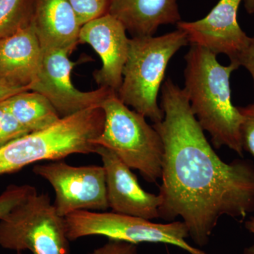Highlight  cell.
Returning a JSON list of instances; mask_svg holds the SVG:
<instances>
[{
	"instance_id": "1",
	"label": "cell",
	"mask_w": 254,
	"mask_h": 254,
	"mask_svg": "<svg viewBox=\"0 0 254 254\" xmlns=\"http://www.w3.org/2000/svg\"><path fill=\"white\" fill-rule=\"evenodd\" d=\"M164 118L153 125L163 141L159 218H182L193 242L208 245L222 216L254 212V164L225 163L208 143L186 93L170 78L161 88Z\"/></svg>"
},
{
	"instance_id": "2",
	"label": "cell",
	"mask_w": 254,
	"mask_h": 254,
	"mask_svg": "<svg viewBox=\"0 0 254 254\" xmlns=\"http://www.w3.org/2000/svg\"><path fill=\"white\" fill-rule=\"evenodd\" d=\"M186 93L190 108L215 148L228 147L243 156L240 127L242 115L232 104L230 76L236 64H220L217 56L203 47L191 45L185 55Z\"/></svg>"
},
{
	"instance_id": "3",
	"label": "cell",
	"mask_w": 254,
	"mask_h": 254,
	"mask_svg": "<svg viewBox=\"0 0 254 254\" xmlns=\"http://www.w3.org/2000/svg\"><path fill=\"white\" fill-rule=\"evenodd\" d=\"M104 123V111L95 106L20 137L0 148V175L44 160L57 161L70 155L95 153L98 145L94 141Z\"/></svg>"
},
{
	"instance_id": "4",
	"label": "cell",
	"mask_w": 254,
	"mask_h": 254,
	"mask_svg": "<svg viewBox=\"0 0 254 254\" xmlns=\"http://www.w3.org/2000/svg\"><path fill=\"white\" fill-rule=\"evenodd\" d=\"M190 43L186 33L178 29L160 36L133 37L123 71V83L117 92L127 106L153 123L161 122L164 113L158 95L170 60Z\"/></svg>"
},
{
	"instance_id": "5",
	"label": "cell",
	"mask_w": 254,
	"mask_h": 254,
	"mask_svg": "<svg viewBox=\"0 0 254 254\" xmlns=\"http://www.w3.org/2000/svg\"><path fill=\"white\" fill-rule=\"evenodd\" d=\"M100 108L105 113L104 127L95 144L111 150L127 166L138 170L145 181L155 183L161 178L163 144L154 127L124 104L115 92Z\"/></svg>"
},
{
	"instance_id": "6",
	"label": "cell",
	"mask_w": 254,
	"mask_h": 254,
	"mask_svg": "<svg viewBox=\"0 0 254 254\" xmlns=\"http://www.w3.org/2000/svg\"><path fill=\"white\" fill-rule=\"evenodd\" d=\"M64 217L46 193H34L0 220V246L33 254H70Z\"/></svg>"
},
{
	"instance_id": "7",
	"label": "cell",
	"mask_w": 254,
	"mask_h": 254,
	"mask_svg": "<svg viewBox=\"0 0 254 254\" xmlns=\"http://www.w3.org/2000/svg\"><path fill=\"white\" fill-rule=\"evenodd\" d=\"M70 242L82 237L100 235L108 240L140 243H162L175 246L190 254H208L187 243L190 237L183 221L155 223L150 220L108 212L78 210L65 217Z\"/></svg>"
},
{
	"instance_id": "8",
	"label": "cell",
	"mask_w": 254,
	"mask_h": 254,
	"mask_svg": "<svg viewBox=\"0 0 254 254\" xmlns=\"http://www.w3.org/2000/svg\"><path fill=\"white\" fill-rule=\"evenodd\" d=\"M33 171L53 187V203L60 216L78 210L105 212L110 208L103 166H71L61 160L35 165Z\"/></svg>"
},
{
	"instance_id": "9",
	"label": "cell",
	"mask_w": 254,
	"mask_h": 254,
	"mask_svg": "<svg viewBox=\"0 0 254 254\" xmlns=\"http://www.w3.org/2000/svg\"><path fill=\"white\" fill-rule=\"evenodd\" d=\"M70 53L63 50H42L41 65L34 81L29 86L49 100L61 118L83 110L100 106L111 90L100 88L83 92L75 88L71 73L75 63L68 59Z\"/></svg>"
},
{
	"instance_id": "10",
	"label": "cell",
	"mask_w": 254,
	"mask_h": 254,
	"mask_svg": "<svg viewBox=\"0 0 254 254\" xmlns=\"http://www.w3.org/2000/svg\"><path fill=\"white\" fill-rule=\"evenodd\" d=\"M242 1L220 0L204 18L191 22L180 21L177 28L186 33L190 45L203 47L216 56L226 55L230 63L239 66V58L250 40L237 20Z\"/></svg>"
},
{
	"instance_id": "11",
	"label": "cell",
	"mask_w": 254,
	"mask_h": 254,
	"mask_svg": "<svg viewBox=\"0 0 254 254\" xmlns=\"http://www.w3.org/2000/svg\"><path fill=\"white\" fill-rule=\"evenodd\" d=\"M123 23L109 14L81 26L78 43L89 45L101 58V68L93 73L100 88L115 93L123 83V71L128 57L129 38Z\"/></svg>"
},
{
	"instance_id": "12",
	"label": "cell",
	"mask_w": 254,
	"mask_h": 254,
	"mask_svg": "<svg viewBox=\"0 0 254 254\" xmlns=\"http://www.w3.org/2000/svg\"><path fill=\"white\" fill-rule=\"evenodd\" d=\"M95 153L103 162L108 203L113 212L148 220L159 218L160 195L143 190L131 168L111 150L98 145Z\"/></svg>"
},
{
	"instance_id": "13",
	"label": "cell",
	"mask_w": 254,
	"mask_h": 254,
	"mask_svg": "<svg viewBox=\"0 0 254 254\" xmlns=\"http://www.w3.org/2000/svg\"><path fill=\"white\" fill-rule=\"evenodd\" d=\"M31 24L42 50L71 54L78 44L81 25L68 0H33Z\"/></svg>"
},
{
	"instance_id": "14",
	"label": "cell",
	"mask_w": 254,
	"mask_h": 254,
	"mask_svg": "<svg viewBox=\"0 0 254 254\" xmlns=\"http://www.w3.org/2000/svg\"><path fill=\"white\" fill-rule=\"evenodd\" d=\"M41 58V44L33 26L28 25L0 40V78L29 89L36 77Z\"/></svg>"
},
{
	"instance_id": "15",
	"label": "cell",
	"mask_w": 254,
	"mask_h": 254,
	"mask_svg": "<svg viewBox=\"0 0 254 254\" xmlns=\"http://www.w3.org/2000/svg\"><path fill=\"white\" fill-rule=\"evenodd\" d=\"M108 14L133 37L153 36L162 25L181 21L177 0H110Z\"/></svg>"
},
{
	"instance_id": "16",
	"label": "cell",
	"mask_w": 254,
	"mask_h": 254,
	"mask_svg": "<svg viewBox=\"0 0 254 254\" xmlns=\"http://www.w3.org/2000/svg\"><path fill=\"white\" fill-rule=\"evenodd\" d=\"M2 103L30 133L45 129L61 118L49 100L38 92H21Z\"/></svg>"
},
{
	"instance_id": "17",
	"label": "cell",
	"mask_w": 254,
	"mask_h": 254,
	"mask_svg": "<svg viewBox=\"0 0 254 254\" xmlns=\"http://www.w3.org/2000/svg\"><path fill=\"white\" fill-rule=\"evenodd\" d=\"M33 0H0V40L31 24Z\"/></svg>"
},
{
	"instance_id": "18",
	"label": "cell",
	"mask_w": 254,
	"mask_h": 254,
	"mask_svg": "<svg viewBox=\"0 0 254 254\" xmlns=\"http://www.w3.org/2000/svg\"><path fill=\"white\" fill-rule=\"evenodd\" d=\"M36 193V189L31 185H11L7 187L0 195V220Z\"/></svg>"
},
{
	"instance_id": "19",
	"label": "cell",
	"mask_w": 254,
	"mask_h": 254,
	"mask_svg": "<svg viewBox=\"0 0 254 254\" xmlns=\"http://www.w3.org/2000/svg\"><path fill=\"white\" fill-rule=\"evenodd\" d=\"M81 26L108 14L110 0H68Z\"/></svg>"
},
{
	"instance_id": "20",
	"label": "cell",
	"mask_w": 254,
	"mask_h": 254,
	"mask_svg": "<svg viewBox=\"0 0 254 254\" xmlns=\"http://www.w3.org/2000/svg\"><path fill=\"white\" fill-rule=\"evenodd\" d=\"M30 132L0 103V148Z\"/></svg>"
},
{
	"instance_id": "21",
	"label": "cell",
	"mask_w": 254,
	"mask_h": 254,
	"mask_svg": "<svg viewBox=\"0 0 254 254\" xmlns=\"http://www.w3.org/2000/svg\"><path fill=\"white\" fill-rule=\"evenodd\" d=\"M238 108L243 118L240 127L242 147L254 156V105Z\"/></svg>"
},
{
	"instance_id": "22",
	"label": "cell",
	"mask_w": 254,
	"mask_h": 254,
	"mask_svg": "<svg viewBox=\"0 0 254 254\" xmlns=\"http://www.w3.org/2000/svg\"><path fill=\"white\" fill-rule=\"evenodd\" d=\"M88 254H138L137 245L125 241L108 240L102 247Z\"/></svg>"
},
{
	"instance_id": "23",
	"label": "cell",
	"mask_w": 254,
	"mask_h": 254,
	"mask_svg": "<svg viewBox=\"0 0 254 254\" xmlns=\"http://www.w3.org/2000/svg\"><path fill=\"white\" fill-rule=\"evenodd\" d=\"M237 64L240 67L244 66L248 70L253 79L254 87V38H250L248 46L241 55Z\"/></svg>"
},
{
	"instance_id": "24",
	"label": "cell",
	"mask_w": 254,
	"mask_h": 254,
	"mask_svg": "<svg viewBox=\"0 0 254 254\" xmlns=\"http://www.w3.org/2000/svg\"><path fill=\"white\" fill-rule=\"evenodd\" d=\"M29 91L26 87H19L10 84L0 78V103L21 92Z\"/></svg>"
},
{
	"instance_id": "25",
	"label": "cell",
	"mask_w": 254,
	"mask_h": 254,
	"mask_svg": "<svg viewBox=\"0 0 254 254\" xmlns=\"http://www.w3.org/2000/svg\"><path fill=\"white\" fill-rule=\"evenodd\" d=\"M245 9L250 14H254V0H244Z\"/></svg>"
},
{
	"instance_id": "26",
	"label": "cell",
	"mask_w": 254,
	"mask_h": 254,
	"mask_svg": "<svg viewBox=\"0 0 254 254\" xmlns=\"http://www.w3.org/2000/svg\"><path fill=\"white\" fill-rule=\"evenodd\" d=\"M245 228L254 235V217H252L245 222Z\"/></svg>"
},
{
	"instance_id": "27",
	"label": "cell",
	"mask_w": 254,
	"mask_h": 254,
	"mask_svg": "<svg viewBox=\"0 0 254 254\" xmlns=\"http://www.w3.org/2000/svg\"><path fill=\"white\" fill-rule=\"evenodd\" d=\"M242 254H254V245L245 248Z\"/></svg>"
},
{
	"instance_id": "28",
	"label": "cell",
	"mask_w": 254,
	"mask_h": 254,
	"mask_svg": "<svg viewBox=\"0 0 254 254\" xmlns=\"http://www.w3.org/2000/svg\"><path fill=\"white\" fill-rule=\"evenodd\" d=\"M18 254H21L20 252H18Z\"/></svg>"
}]
</instances>
